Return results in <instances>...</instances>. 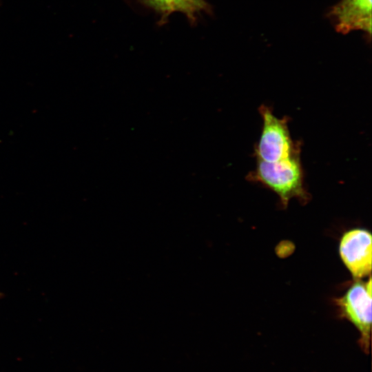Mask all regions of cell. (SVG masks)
I'll use <instances>...</instances> for the list:
<instances>
[{
  "instance_id": "1",
  "label": "cell",
  "mask_w": 372,
  "mask_h": 372,
  "mask_svg": "<svg viewBox=\"0 0 372 372\" xmlns=\"http://www.w3.org/2000/svg\"><path fill=\"white\" fill-rule=\"evenodd\" d=\"M247 179L272 190L278 196L283 207L292 198L303 203L309 200L304 184L300 147L285 160L273 163L257 160L255 169L247 175Z\"/></svg>"
},
{
  "instance_id": "2",
  "label": "cell",
  "mask_w": 372,
  "mask_h": 372,
  "mask_svg": "<svg viewBox=\"0 0 372 372\" xmlns=\"http://www.w3.org/2000/svg\"><path fill=\"white\" fill-rule=\"evenodd\" d=\"M262 118V131L256 145L254 154L257 160L273 163L288 158L299 147L290 135L289 118H278L269 106L261 105L258 109Z\"/></svg>"
},
{
  "instance_id": "3",
  "label": "cell",
  "mask_w": 372,
  "mask_h": 372,
  "mask_svg": "<svg viewBox=\"0 0 372 372\" xmlns=\"http://www.w3.org/2000/svg\"><path fill=\"white\" fill-rule=\"evenodd\" d=\"M340 314L350 321L358 330L359 342L369 352L371 329V278L364 282L355 280L340 298L335 299Z\"/></svg>"
},
{
  "instance_id": "4",
  "label": "cell",
  "mask_w": 372,
  "mask_h": 372,
  "mask_svg": "<svg viewBox=\"0 0 372 372\" xmlns=\"http://www.w3.org/2000/svg\"><path fill=\"white\" fill-rule=\"evenodd\" d=\"M339 252L344 265L355 280L371 276V234L364 229H353L344 234Z\"/></svg>"
},
{
  "instance_id": "5",
  "label": "cell",
  "mask_w": 372,
  "mask_h": 372,
  "mask_svg": "<svg viewBox=\"0 0 372 372\" xmlns=\"http://www.w3.org/2000/svg\"><path fill=\"white\" fill-rule=\"evenodd\" d=\"M372 0H341L330 10L329 17L339 33L361 30L371 34Z\"/></svg>"
},
{
  "instance_id": "6",
  "label": "cell",
  "mask_w": 372,
  "mask_h": 372,
  "mask_svg": "<svg viewBox=\"0 0 372 372\" xmlns=\"http://www.w3.org/2000/svg\"><path fill=\"white\" fill-rule=\"evenodd\" d=\"M173 11L185 14L189 19H194L195 14L207 10L209 6L204 0H170Z\"/></svg>"
},
{
  "instance_id": "7",
  "label": "cell",
  "mask_w": 372,
  "mask_h": 372,
  "mask_svg": "<svg viewBox=\"0 0 372 372\" xmlns=\"http://www.w3.org/2000/svg\"><path fill=\"white\" fill-rule=\"evenodd\" d=\"M146 4L160 12L163 17H166L173 12L170 0H143Z\"/></svg>"
},
{
  "instance_id": "8",
  "label": "cell",
  "mask_w": 372,
  "mask_h": 372,
  "mask_svg": "<svg viewBox=\"0 0 372 372\" xmlns=\"http://www.w3.org/2000/svg\"><path fill=\"white\" fill-rule=\"evenodd\" d=\"M3 296V294L0 292V298H1Z\"/></svg>"
}]
</instances>
